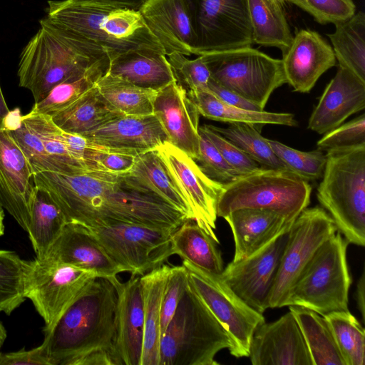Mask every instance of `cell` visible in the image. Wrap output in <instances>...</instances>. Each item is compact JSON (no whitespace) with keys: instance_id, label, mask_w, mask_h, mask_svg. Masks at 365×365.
Here are the masks:
<instances>
[{"instance_id":"cell-1","label":"cell","mask_w":365,"mask_h":365,"mask_svg":"<svg viewBox=\"0 0 365 365\" xmlns=\"http://www.w3.org/2000/svg\"><path fill=\"white\" fill-rule=\"evenodd\" d=\"M68 222L87 228L135 223L177 229L187 217L132 173L93 169L75 174L44 171L34 175Z\"/></svg>"},{"instance_id":"cell-2","label":"cell","mask_w":365,"mask_h":365,"mask_svg":"<svg viewBox=\"0 0 365 365\" xmlns=\"http://www.w3.org/2000/svg\"><path fill=\"white\" fill-rule=\"evenodd\" d=\"M115 287L108 277L90 281L53 327L45 332L51 365H76L84 356L115 349L117 309Z\"/></svg>"},{"instance_id":"cell-3","label":"cell","mask_w":365,"mask_h":365,"mask_svg":"<svg viewBox=\"0 0 365 365\" xmlns=\"http://www.w3.org/2000/svg\"><path fill=\"white\" fill-rule=\"evenodd\" d=\"M46 11L58 29L110 61L137 49L165 53L139 11L81 0H49Z\"/></svg>"},{"instance_id":"cell-4","label":"cell","mask_w":365,"mask_h":365,"mask_svg":"<svg viewBox=\"0 0 365 365\" xmlns=\"http://www.w3.org/2000/svg\"><path fill=\"white\" fill-rule=\"evenodd\" d=\"M39 23L38 30L20 54L17 72L19 86L31 91L35 103L56 85L108 58L99 56L46 17Z\"/></svg>"},{"instance_id":"cell-5","label":"cell","mask_w":365,"mask_h":365,"mask_svg":"<svg viewBox=\"0 0 365 365\" xmlns=\"http://www.w3.org/2000/svg\"><path fill=\"white\" fill-rule=\"evenodd\" d=\"M317 197L337 231L351 244L365 245V144L327 151Z\"/></svg>"},{"instance_id":"cell-6","label":"cell","mask_w":365,"mask_h":365,"mask_svg":"<svg viewBox=\"0 0 365 365\" xmlns=\"http://www.w3.org/2000/svg\"><path fill=\"white\" fill-rule=\"evenodd\" d=\"M233 347L227 331L188 282L161 336L160 365H216V354Z\"/></svg>"},{"instance_id":"cell-7","label":"cell","mask_w":365,"mask_h":365,"mask_svg":"<svg viewBox=\"0 0 365 365\" xmlns=\"http://www.w3.org/2000/svg\"><path fill=\"white\" fill-rule=\"evenodd\" d=\"M312 186L297 175L284 170L261 168L225 185L217 203L222 217L240 208L267 209L295 220L310 202Z\"/></svg>"},{"instance_id":"cell-8","label":"cell","mask_w":365,"mask_h":365,"mask_svg":"<svg viewBox=\"0 0 365 365\" xmlns=\"http://www.w3.org/2000/svg\"><path fill=\"white\" fill-rule=\"evenodd\" d=\"M348 245L338 231L324 242L290 290L286 306L302 307L322 316L348 310L351 284L346 260Z\"/></svg>"},{"instance_id":"cell-9","label":"cell","mask_w":365,"mask_h":365,"mask_svg":"<svg viewBox=\"0 0 365 365\" xmlns=\"http://www.w3.org/2000/svg\"><path fill=\"white\" fill-rule=\"evenodd\" d=\"M201 56L214 81L262 109L274 91L287 83L282 60L251 46Z\"/></svg>"},{"instance_id":"cell-10","label":"cell","mask_w":365,"mask_h":365,"mask_svg":"<svg viewBox=\"0 0 365 365\" xmlns=\"http://www.w3.org/2000/svg\"><path fill=\"white\" fill-rule=\"evenodd\" d=\"M88 229L109 256L130 275L143 276L173 255L171 237L176 229L135 223Z\"/></svg>"},{"instance_id":"cell-11","label":"cell","mask_w":365,"mask_h":365,"mask_svg":"<svg viewBox=\"0 0 365 365\" xmlns=\"http://www.w3.org/2000/svg\"><path fill=\"white\" fill-rule=\"evenodd\" d=\"M336 232L332 218L323 207H307L298 215L289 230L267 309L286 306L290 290L317 250Z\"/></svg>"},{"instance_id":"cell-12","label":"cell","mask_w":365,"mask_h":365,"mask_svg":"<svg viewBox=\"0 0 365 365\" xmlns=\"http://www.w3.org/2000/svg\"><path fill=\"white\" fill-rule=\"evenodd\" d=\"M182 264L187 270L190 287L231 337L234 347L230 354L237 358L248 356L252 334L265 322L263 314L238 297L220 275L185 259Z\"/></svg>"},{"instance_id":"cell-13","label":"cell","mask_w":365,"mask_h":365,"mask_svg":"<svg viewBox=\"0 0 365 365\" xmlns=\"http://www.w3.org/2000/svg\"><path fill=\"white\" fill-rule=\"evenodd\" d=\"M98 276L91 271L48 259L30 261L24 284L29 299L49 331L88 283Z\"/></svg>"},{"instance_id":"cell-14","label":"cell","mask_w":365,"mask_h":365,"mask_svg":"<svg viewBox=\"0 0 365 365\" xmlns=\"http://www.w3.org/2000/svg\"><path fill=\"white\" fill-rule=\"evenodd\" d=\"M197 38L195 55L251 46L247 0H189Z\"/></svg>"},{"instance_id":"cell-15","label":"cell","mask_w":365,"mask_h":365,"mask_svg":"<svg viewBox=\"0 0 365 365\" xmlns=\"http://www.w3.org/2000/svg\"><path fill=\"white\" fill-rule=\"evenodd\" d=\"M289 230L274 237L251 255L231 262L220 277L252 309L263 314L284 250Z\"/></svg>"},{"instance_id":"cell-16","label":"cell","mask_w":365,"mask_h":365,"mask_svg":"<svg viewBox=\"0 0 365 365\" xmlns=\"http://www.w3.org/2000/svg\"><path fill=\"white\" fill-rule=\"evenodd\" d=\"M155 150L187 200L195 222L220 243L215 233L217 203L225 185L210 179L195 160L169 142Z\"/></svg>"},{"instance_id":"cell-17","label":"cell","mask_w":365,"mask_h":365,"mask_svg":"<svg viewBox=\"0 0 365 365\" xmlns=\"http://www.w3.org/2000/svg\"><path fill=\"white\" fill-rule=\"evenodd\" d=\"M36 192L29 160L0 119V204L26 232Z\"/></svg>"},{"instance_id":"cell-18","label":"cell","mask_w":365,"mask_h":365,"mask_svg":"<svg viewBox=\"0 0 365 365\" xmlns=\"http://www.w3.org/2000/svg\"><path fill=\"white\" fill-rule=\"evenodd\" d=\"M248 356L252 365H313L302 333L290 311L255 329Z\"/></svg>"},{"instance_id":"cell-19","label":"cell","mask_w":365,"mask_h":365,"mask_svg":"<svg viewBox=\"0 0 365 365\" xmlns=\"http://www.w3.org/2000/svg\"><path fill=\"white\" fill-rule=\"evenodd\" d=\"M138 11L166 56L195 55L197 38L189 0H146Z\"/></svg>"},{"instance_id":"cell-20","label":"cell","mask_w":365,"mask_h":365,"mask_svg":"<svg viewBox=\"0 0 365 365\" xmlns=\"http://www.w3.org/2000/svg\"><path fill=\"white\" fill-rule=\"evenodd\" d=\"M153 114L165 130L168 142L195 160L200 148V113L187 91L176 81L158 91Z\"/></svg>"},{"instance_id":"cell-21","label":"cell","mask_w":365,"mask_h":365,"mask_svg":"<svg viewBox=\"0 0 365 365\" xmlns=\"http://www.w3.org/2000/svg\"><path fill=\"white\" fill-rule=\"evenodd\" d=\"M286 82L299 93H309L319 77L336 64V57L327 41L317 32L301 29L282 53Z\"/></svg>"},{"instance_id":"cell-22","label":"cell","mask_w":365,"mask_h":365,"mask_svg":"<svg viewBox=\"0 0 365 365\" xmlns=\"http://www.w3.org/2000/svg\"><path fill=\"white\" fill-rule=\"evenodd\" d=\"M141 276L130 275L122 282L110 278L117 292L115 349L121 365H140L144 312Z\"/></svg>"},{"instance_id":"cell-23","label":"cell","mask_w":365,"mask_h":365,"mask_svg":"<svg viewBox=\"0 0 365 365\" xmlns=\"http://www.w3.org/2000/svg\"><path fill=\"white\" fill-rule=\"evenodd\" d=\"M81 136L96 145L134 155L154 150L168 142L165 130L154 114L125 115Z\"/></svg>"},{"instance_id":"cell-24","label":"cell","mask_w":365,"mask_h":365,"mask_svg":"<svg viewBox=\"0 0 365 365\" xmlns=\"http://www.w3.org/2000/svg\"><path fill=\"white\" fill-rule=\"evenodd\" d=\"M364 108L365 82L349 69L339 66L310 115L308 128L325 134Z\"/></svg>"},{"instance_id":"cell-25","label":"cell","mask_w":365,"mask_h":365,"mask_svg":"<svg viewBox=\"0 0 365 365\" xmlns=\"http://www.w3.org/2000/svg\"><path fill=\"white\" fill-rule=\"evenodd\" d=\"M43 259L69 264L112 278L125 272L106 252L90 230L78 223L67 222Z\"/></svg>"},{"instance_id":"cell-26","label":"cell","mask_w":365,"mask_h":365,"mask_svg":"<svg viewBox=\"0 0 365 365\" xmlns=\"http://www.w3.org/2000/svg\"><path fill=\"white\" fill-rule=\"evenodd\" d=\"M229 224L235 242L232 262L257 252L282 232L289 230L292 220L267 209L240 208L223 217Z\"/></svg>"},{"instance_id":"cell-27","label":"cell","mask_w":365,"mask_h":365,"mask_svg":"<svg viewBox=\"0 0 365 365\" xmlns=\"http://www.w3.org/2000/svg\"><path fill=\"white\" fill-rule=\"evenodd\" d=\"M108 73L156 91L176 81L165 53L149 48L133 50L118 56L110 61Z\"/></svg>"},{"instance_id":"cell-28","label":"cell","mask_w":365,"mask_h":365,"mask_svg":"<svg viewBox=\"0 0 365 365\" xmlns=\"http://www.w3.org/2000/svg\"><path fill=\"white\" fill-rule=\"evenodd\" d=\"M170 267L163 264L140 277L144 312L140 365H160L161 306Z\"/></svg>"},{"instance_id":"cell-29","label":"cell","mask_w":365,"mask_h":365,"mask_svg":"<svg viewBox=\"0 0 365 365\" xmlns=\"http://www.w3.org/2000/svg\"><path fill=\"white\" fill-rule=\"evenodd\" d=\"M123 115L101 94L96 85L51 118L62 130L83 135Z\"/></svg>"},{"instance_id":"cell-30","label":"cell","mask_w":365,"mask_h":365,"mask_svg":"<svg viewBox=\"0 0 365 365\" xmlns=\"http://www.w3.org/2000/svg\"><path fill=\"white\" fill-rule=\"evenodd\" d=\"M217 243L193 220H186L173 233V255L212 274L220 275L223 259Z\"/></svg>"},{"instance_id":"cell-31","label":"cell","mask_w":365,"mask_h":365,"mask_svg":"<svg viewBox=\"0 0 365 365\" xmlns=\"http://www.w3.org/2000/svg\"><path fill=\"white\" fill-rule=\"evenodd\" d=\"M200 115L224 123H245L257 125L273 124L294 127L297 122L289 113L249 110L227 104L209 91H187Z\"/></svg>"},{"instance_id":"cell-32","label":"cell","mask_w":365,"mask_h":365,"mask_svg":"<svg viewBox=\"0 0 365 365\" xmlns=\"http://www.w3.org/2000/svg\"><path fill=\"white\" fill-rule=\"evenodd\" d=\"M288 307L302 333L313 365H346L324 316L302 307Z\"/></svg>"},{"instance_id":"cell-33","label":"cell","mask_w":365,"mask_h":365,"mask_svg":"<svg viewBox=\"0 0 365 365\" xmlns=\"http://www.w3.org/2000/svg\"><path fill=\"white\" fill-rule=\"evenodd\" d=\"M253 42L284 53L293 36L282 4L277 0H247Z\"/></svg>"},{"instance_id":"cell-34","label":"cell","mask_w":365,"mask_h":365,"mask_svg":"<svg viewBox=\"0 0 365 365\" xmlns=\"http://www.w3.org/2000/svg\"><path fill=\"white\" fill-rule=\"evenodd\" d=\"M67 222L63 212L49 194L36 187L27 230L36 259H45Z\"/></svg>"},{"instance_id":"cell-35","label":"cell","mask_w":365,"mask_h":365,"mask_svg":"<svg viewBox=\"0 0 365 365\" xmlns=\"http://www.w3.org/2000/svg\"><path fill=\"white\" fill-rule=\"evenodd\" d=\"M328 34L339 66L346 68L365 82V14L362 11L334 24Z\"/></svg>"},{"instance_id":"cell-36","label":"cell","mask_w":365,"mask_h":365,"mask_svg":"<svg viewBox=\"0 0 365 365\" xmlns=\"http://www.w3.org/2000/svg\"><path fill=\"white\" fill-rule=\"evenodd\" d=\"M109 66L110 59L104 58L68 77L56 85L41 101L34 103L30 112L51 116L63 110L93 88L108 72Z\"/></svg>"},{"instance_id":"cell-37","label":"cell","mask_w":365,"mask_h":365,"mask_svg":"<svg viewBox=\"0 0 365 365\" xmlns=\"http://www.w3.org/2000/svg\"><path fill=\"white\" fill-rule=\"evenodd\" d=\"M130 173L145 182L187 219L194 220V215L187 200L155 150L138 155Z\"/></svg>"},{"instance_id":"cell-38","label":"cell","mask_w":365,"mask_h":365,"mask_svg":"<svg viewBox=\"0 0 365 365\" xmlns=\"http://www.w3.org/2000/svg\"><path fill=\"white\" fill-rule=\"evenodd\" d=\"M96 87L101 94L124 115L153 114L156 91L135 86L108 72L98 81Z\"/></svg>"},{"instance_id":"cell-39","label":"cell","mask_w":365,"mask_h":365,"mask_svg":"<svg viewBox=\"0 0 365 365\" xmlns=\"http://www.w3.org/2000/svg\"><path fill=\"white\" fill-rule=\"evenodd\" d=\"M257 125L236 123L225 128L212 125L207 126L232 143L262 167L289 171L274 153L267 139L260 134Z\"/></svg>"},{"instance_id":"cell-40","label":"cell","mask_w":365,"mask_h":365,"mask_svg":"<svg viewBox=\"0 0 365 365\" xmlns=\"http://www.w3.org/2000/svg\"><path fill=\"white\" fill-rule=\"evenodd\" d=\"M324 317L328 322L346 365H364L365 331L348 310L329 312Z\"/></svg>"},{"instance_id":"cell-41","label":"cell","mask_w":365,"mask_h":365,"mask_svg":"<svg viewBox=\"0 0 365 365\" xmlns=\"http://www.w3.org/2000/svg\"><path fill=\"white\" fill-rule=\"evenodd\" d=\"M30 261L0 250V313L9 315L26 299L24 284Z\"/></svg>"},{"instance_id":"cell-42","label":"cell","mask_w":365,"mask_h":365,"mask_svg":"<svg viewBox=\"0 0 365 365\" xmlns=\"http://www.w3.org/2000/svg\"><path fill=\"white\" fill-rule=\"evenodd\" d=\"M267 141L289 171L308 182L316 181L322 177L326 155L322 150L301 151L275 140L267 139Z\"/></svg>"},{"instance_id":"cell-43","label":"cell","mask_w":365,"mask_h":365,"mask_svg":"<svg viewBox=\"0 0 365 365\" xmlns=\"http://www.w3.org/2000/svg\"><path fill=\"white\" fill-rule=\"evenodd\" d=\"M176 82L187 91H208L210 71L202 56L190 59L180 53L167 56Z\"/></svg>"},{"instance_id":"cell-44","label":"cell","mask_w":365,"mask_h":365,"mask_svg":"<svg viewBox=\"0 0 365 365\" xmlns=\"http://www.w3.org/2000/svg\"><path fill=\"white\" fill-rule=\"evenodd\" d=\"M199 155L195 162L210 179L226 185L242 177L222 156L212 143L199 129Z\"/></svg>"},{"instance_id":"cell-45","label":"cell","mask_w":365,"mask_h":365,"mask_svg":"<svg viewBox=\"0 0 365 365\" xmlns=\"http://www.w3.org/2000/svg\"><path fill=\"white\" fill-rule=\"evenodd\" d=\"M321 24H336L356 13L353 0H290Z\"/></svg>"},{"instance_id":"cell-46","label":"cell","mask_w":365,"mask_h":365,"mask_svg":"<svg viewBox=\"0 0 365 365\" xmlns=\"http://www.w3.org/2000/svg\"><path fill=\"white\" fill-rule=\"evenodd\" d=\"M365 144V114L324 134L317 142L318 150H329Z\"/></svg>"},{"instance_id":"cell-47","label":"cell","mask_w":365,"mask_h":365,"mask_svg":"<svg viewBox=\"0 0 365 365\" xmlns=\"http://www.w3.org/2000/svg\"><path fill=\"white\" fill-rule=\"evenodd\" d=\"M188 279L185 267L182 265H172L163 292L161 315V336L173 317L183 292L187 286Z\"/></svg>"},{"instance_id":"cell-48","label":"cell","mask_w":365,"mask_h":365,"mask_svg":"<svg viewBox=\"0 0 365 365\" xmlns=\"http://www.w3.org/2000/svg\"><path fill=\"white\" fill-rule=\"evenodd\" d=\"M199 129L205 133L224 159L241 176L251 174L262 168L232 143L210 129L207 125L199 126Z\"/></svg>"},{"instance_id":"cell-49","label":"cell","mask_w":365,"mask_h":365,"mask_svg":"<svg viewBox=\"0 0 365 365\" xmlns=\"http://www.w3.org/2000/svg\"><path fill=\"white\" fill-rule=\"evenodd\" d=\"M137 155L109 148L94 151L90 158L95 168L115 174L129 173Z\"/></svg>"},{"instance_id":"cell-50","label":"cell","mask_w":365,"mask_h":365,"mask_svg":"<svg viewBox=\"0 0 365 365\" xmlns=\"http://www.w3.org/2000/svg\"><path fill=\"white\" fill-rule=\"evenodd\" d=\"M0 365H51L45 344L26 350L0 353Z\"/></svg>"},{"instance_id":"cell-51","label":"cell","mask_w":365,"mask_h":365,"mask_svg":"<svg viewBox=\"0 0 365 365\" xmlns=\"http://www.w3.org/2000/svg\"><path fill=\"white\" fill-rule=\"evenodd\" d=\"M208 91L227 104L249 110H264V109L257 105L248 101L247 99L239 96L235 92L222 86L212 78L208 83Z\"/></svg>"},{"instance_id":"cell-52","label":"cell","mask_w":365,"mask_h":365,"mask_svg":"<svg viewBox=\"0 0 365 365\" xmlns=\"http://www.w3.org/2000/svg\"><path fill=\"white\" fill-rule=\"evenodd\" d=\"M138 11L146 0H81Z\"/></svg>"},{"instance_id":"cell-53","label":"cell","mask_w":365,"mask_h":365,"mask_svg":"<svg viewBox=\"0 0 365 365\" xmlns=\"http://www.w3.org/2000/svg\"><path fill=\"white\" fill-rule=\"evenodd\" d=\"M364 272H363L361 277L359 278V280L357 284V289H356V302L358 305V309L362 316L363 319H364V314H365V299H364Z\"/></svg>"},{"instance_id":"cell-54","label":"cell","mask_w":365,"mask_h":365,"mask_svg":"<svg viewBox=\"0 0 365 365\" xmlns=\"http://www.w3.org/2000/svg\"><path fill=\"white\" fill-rule=\"evenodd\" d=\"M0 86V119H4L10 113Z\"/></svg>"},{"instance_id":"cell-55","label":"cell","mask_w":365,"mask_h":365,"mask_svg":"<svg viewBox=\"0 0 365 365\" xmlns=\"http://www.w3.org/2000/svg\"><path fill=\"white\" fill-rule=\"evenodd\" d=\"M6 331L4 328V325L2 324V322L0 320V348L1 347L2 344H4L6 338Z\"/></svg>"},{"instance_id":"cell-56","label":"cell","mask_w":365,"mask_h":365,"mask_svg":"<svg viewBox=\"0 0 365 365\" xmlns=\"http://www.w3.org/2000/svg\"><path fill=\"white\" fill-rule=\"evenodd\" d=\"M4 208L0 204V236L4 235Z\"/></svg>"},{"instance_id":"cell-57","label":"cell","mask_w":365,"mask_h":365,"mask_svg":"<svg viewBox=\"0 0 365 365\" xmlns=\"http://www.w3.org/2000/svg\"><path fill=\"white\" fill-rule=\"evenodd\" d=\"M279 3H280L281 4H284V2L286 1H289L290 2V0H277Z\"/></svg>"}]
</instances>
